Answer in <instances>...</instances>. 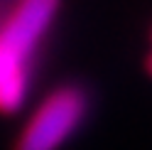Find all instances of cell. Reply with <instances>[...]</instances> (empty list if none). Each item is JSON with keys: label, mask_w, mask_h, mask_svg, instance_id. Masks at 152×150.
<instances>
[{"label": "cell", "mask_w": 152, "mask_h": 150, "mask_svg": "<svg viewBox=\"0 0 152 150\" xmlns=\"http://www.w3.org/2000/svg\"><path fill=\"white\" fill-rule=\"evenodd\" d=\"M59 0H17L0 27V111H17L30 93L32 57L52 30Z\"/></svg>", "instance_id": "6da1fadb"}, {"label": "cell", "mask_w": 152, "mask_h": 150, "mask_svg": "<svg viewBox=\"0 0 152 150\" xmlns=\"http://www.w3.org/2000/svg\"><path fill=\"white\" fill-rule=\"evenodd\" d=\"M88 113V96L79 86H59L47 96L22 128L17 150H59Z\"/></svg>", "instance_id": "7a4b0ae2"}, {"label": "cell", "mask_w": 152, "mask_h": 150, "mask_svg": "<svg viewBox=\"0 0 152 150\" xmlns=\"http://www.w3.org/2000/svg\"><path fill=\"white\" fill-rule=\"evenodd\" d=\"M150 67H152V59H150Z\"/></svg>", "instance_id": "3957f363"}]
</instances>
